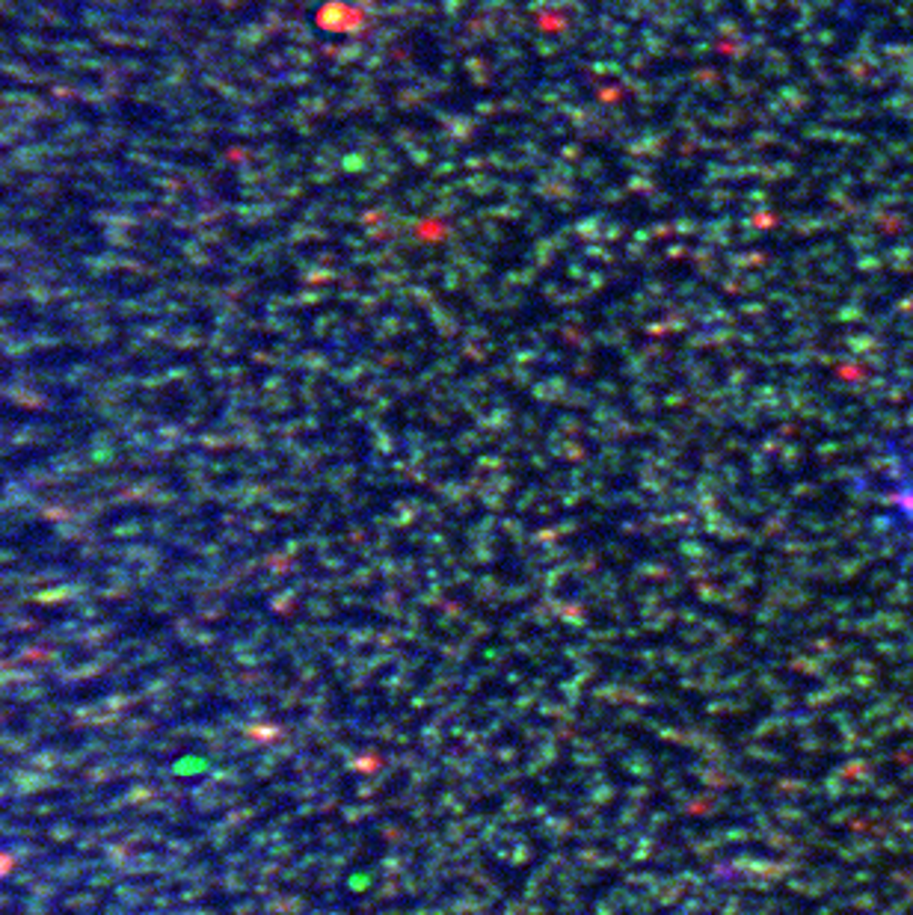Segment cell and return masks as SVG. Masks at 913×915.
Returning <instances> with one entry per match:
<instances>
[{"label": "cell", "mask_w": 913, "mask_h": 915, "mask_svg": "<svg viewBox=\"0 0 913 915\" xmlns=\"http://www.w3.org/2000/svg\"><path fill=\"white\" fill-rule=\"evenodd\" d=\"M907 465H911V480H907V495H904V522H907V527H913V453L911 460H907Z\"/></svg>", "instance_id": "6da1fadb"}]
</instances>
